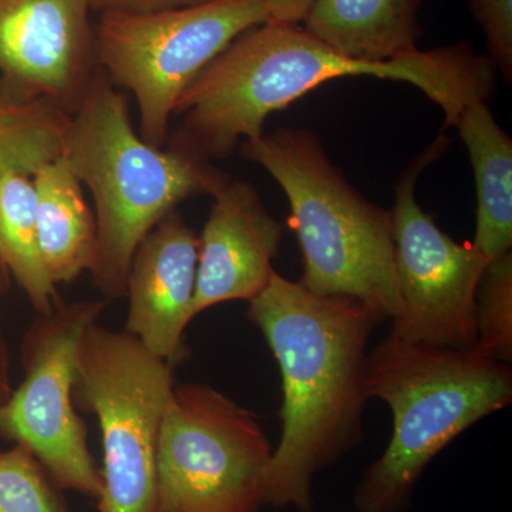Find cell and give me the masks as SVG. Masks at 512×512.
I'll return each instance as SVG.
<instances>
[{
	"label": "cell",
	"instance_id": "cell-1",
	"mask_svg": "<svg viewBox=\"0 0 512 512\" xmlns=\"http://www.w3.org/2000/svg\"><path fill=\"white\" fill-rule=\"evenodd\" d=\"M348 76L412 84L443 110L446 127H454L467 106L493 96L498 72L468 43L362 62L299 25L266 22L239 35L185 89L173 116L180 126L168 144L208 161L227 160L242 140L264 134L271 114Z\"/></svg>",
	"mask_w": 512,
	"mask_h": 512
},
{
	"label": "cell",
	"instance_id": "cell-2",
	"mask_svg": "<svg viewBox=\"0 0 512 512\" xmlns=\"http://www.w3.org/2000/svg\"><path fill=\"white\" fill-rule=\"evenodd\" d=\"M282 376V436L262 474V504L313 507V478L360 446L367 346L383 320L365 303L316 295L275 272L249 302Z\"/></svg>",
	"mask_w": 512,
	"mask_h": 512
},
{
	"label": "cell",
	"instance_id": "cell-3",
	"mask_svg": "<svg viewBox=\"0 0 512 512\" xmlns=\"http://www.w3.org/2000/svg\"><path fill=\"white\" fill-rule=\"evenodd\" d=\"M60 157L94 198L97 256L90 274L107 302L126 296L134 252L167 215L190 198L214 197L231 180L190 151L144 141L126 97L100 67L64 123Z\"/></svg>",
	"mask_w": 512,
	"mask_h": 512
},
{
	"label": "cell",
	"instance_id": "cell-4",
	"mask_svg": "<svg viewBox=\"0 0 512 512\" xmlns=\"http://www.w3.org/2000/svg\"><path fill=\"white\" fill-rule=\"evenodd\" d=\"M367 394L393 414L389 446L356 488L357 512H403L417 481L456 437L512 402V370L476 349L390 332L369 353Z\"/></svg>",
	"mask_w": 512,
	"mask_h": 512
},
{
	"label": "cell",
	"instance_id": "cell-5",
	"mask_svg": "<svg viewBox=\"0 0 512 512\" xmlns=\"http://www.w3.org/2000/svg\"><path fill=\"white\" fill-rule=\"evenodd\" d=\"M241 154L271 174L288 198L289 227L302 252L299 284L316 295L356 299L383 322H399L392 212L367 201L311 131L262 134L242 141Z\"/></svg>",
	"mask_w": 512,
	"mask_h": 512
},
{
	"label": "cell",
	"instance_id": "cell-6",
	"mask_svg": "<svg viewBox=\"0 0 512 512\" xmlns=\"http://www.w3.org/2000/svg\"><path fill=\"white\" fill-rule=\"evenodd\" d=\"M174 367L136 336L92 323L77 348L74 403L99 420L100 512H154L157 441Z\"/></svg>",
	"mask_w": 512,
	"mask_h": 512
},
{
	"label": "cell",
	"instance_id": "cell-7",
	"mask_svg": "<svg viewBox=\"0 0 512 512\" xmlns=\"http://www.w3.org/2000/svg\"><path fill=\"white\" fill-rule=\"evenodd\" d=\"M266 22L265 0H211L143 15L104 13L94 26L97 67L133 94L141 138L164 147L185 89L239 35Z\"/></svg>",
	"mask_w": 512,
	"mask_h": 512
},
{
	"label": "cell",
	"instance_id": "cell-8",
	"mask_svg": "<svg viewBox=\"0 0 512 512\" xmlns=\"http://www.w3.org/2000/svg\"><path fill=\"white\" fill-rule=\"evenodd\" d=\"M272 453L254 413L208 384H178L157 441L154 512H258Z\"/></svg>",
	"mask_w": 512,
	"mask_h": 512
},
{
	"label": "cell",
	"instance_id": "cell-9",
	"mask_svg": "<svg viewBox=\"0 0 512 512\" xmlns=\"http://www.w3.org/2000/svg\"><path fill=\"white\" fill-rule=\"evenodd\" d=\"M106 305V299L60 302L39 313L23 340V382L0 403V437L28 447L60 490L97 500L103 480L73 392L80 339Z\"/></svg>",
	"mask_w": 512,
	"mask_h": 512
},
{
	"label": "cell",
	"instance_id": "cell-10",
	"mask_svg": "<svg viewBox=\"0 0 512 512\" xmlns=\"http://www.w3.org/2000/svg\"><path fill=\"white\" fill-rule=\"evenodd\" d=\"M450 146L446 134L410 161L394 187V265L403 315L392 333L410 342L476 349V292L488 265L471 242L458 244L420 207L417 181Z\"/></svg>",
	"mask_w": 512,
	"mask_h": 512
},
{
	"label": "cell",
	"instance_id": "cell-11",
	"mask_svg": "<svg viewBox=\"0 0 512 512\" xmlns=\"http://www.w3.org/2000/svg\"><path fill=\"white\" fill-rule=\"evenodd\" d=\"M90 0H0V84L72 116L97 70Z\"/></svg>",
	"mask_w": 512,
	"mask_h": 512
},
{
	"label": "cell",
	"instance_id": "cell-12",
	"mask_svg": "<svg viewBox=\"0 0 512 512\" xmlns=\"http://www.w3.org/2000/svg\"><path fill=\"white\" fill-rule=\"evenodd\" d=\"M212 198L198 249L194 318L218 303L258 298L275 275L272 261L284 237L248 181L229 180Z\"/></svg>",
	"mask_w": 512,
	"mask_h": 512
},
{
	"label": "cell",
	"instance_id": "cell-13",
	"mask_svg": "<svg viewBox=\"0 0 512 512\" xmlns=\"http://www.w3.org/2000/svg\"><path fill=\"white\" fill-rule=\"evenodd\" d=\"M198 249L200 237L174 211L141 241L128 269L126 330L173 367L190 355L184 333L194 319Z\"/></svg>",
	"mask_w": 512,
	"mask_h": 512
},
{
	"label": "cell",
	"instance_id": "cell-14",
	"mask_svg": "<svg viewBox=\"0 0 512 512\" xmlns=\"http://www.w3.org/2000/svg\"><path fill=\"white\" fill-rule=\"evenodd\" d=\"M423 0H315L306 32L350 59L390 62L419 49Z\"/></svg>",
	"mask_w": 512,
	"mask_h": 512
},
{
	"label": "cell",
	"instance_id": "cell-15",
	"mask_svg": "<svg viewBox=\"0 0 512 512\" xmlns=\"http://www.w3.org/2000/svg\"><path fill=\"white\" fill-rule=\"evenodd\" d=\"M33 184L43 265L53 284H72L96 262V218L84 200L82 183L62 157L40 165Z\"/></svg>",
	"mask_w": 512,
	"mask_h": 512
},
{
	"label": "cell",
	"instance_id": "cell-16",
	"mask_svg": "<svg viewBox=\"0 0 512 512\" xmlns=\"http://www.w3.org/2000/svg\"><path fill=\"white\" fill-rule=\"evenodd\" d=\"M454 127L466 144L477 187L473 247L488 262L512 249V140L485 101L470 104Z\"/></svg>",
	"mask_w": 512,
	"mask_h": 512
},
{
	"label": "cell",
	"instance_id": "cell-17",
	"mask_svg": "<svg viewBox=\"0 0 512 512\" xmlns=\"http://www.w3.org/2000/svg\"><path fill=\"white\" fill-rule=\"evenodd\" d=\"M35 171L19 163L0 168V261L36 312L49 313L60 301L40 255Z\"/></svg>",
	"mask_w": 512,
	"mask_h": 512
},
{
	"label": "cell",
	"instance_id": "cell-18",
	"mask_svg": "<svg viewBox=\"0 0 512 512\" xmlns=\"http://www.w3.org/2000/svg\"><path fill=\"white\" fill-rule=\"evenodd\" d=\"M67 114L47 100H22L0 84V168L19 163L37 170L60 156V134ZM8 288V269L0 261V299ZM12 370L0 316V403L12 394Z\"/></svg>",
	"mask_w": 512,
	"mask_h": 512
},
{
	"label": "cell",
	"instance_id": "cell-19",
	"mask_svg": "<svg viewBox=\"0 0 512 512\" xmlns=\"http://www.w3.org/2000/svg\"><path fill=\"white\" fill-rule=\"evenodd\" d=\"M476 350L512 362V252L488 262L476 292Z\"/></svg>",
	"mask_w": 512,
	"mask_h": 512
},
{
	"label": "cell",
	"instance_id": "cell-20",
	"mask_svg": "<svg viewBox=\"0 0 512 512\" xmlns=\"http://www.w3.org/2000/svg\"><path fill=\"white\" fill-rule=\"evenodd\" d=\"M0 512H69L60 488L22 444L0 451Z\"/></svg>",
	"mask_w": 512,
	"mask_h": 512
},
{
	"label": "cell",
	"instance_id": "cell-21",
	"mask_svg": "<svg viewBox=\"0 0 512 512\" xmlns=\"http://www.w3.org/2000/svg\"><path fill=\"white\" fill-rule=\"evenodd\" d=\"M471 13L481 28L488 57L495 69L512 82V0H468Z\"/></svg>",
	"mask_w": 512,
	"mask_h": 512
},
{
	"label": "cell",
	"instance_id": "cell-22",
	"mask_svg": "<svg viewBox=\"0 0 512 512\" xmlns=\"http://www.w3.org/2000/svg\"><path fill=\"white\" fill-rule=\"evenodd\" d=\"M211 0H90L92 12L99 15L104 13H128V15H143V13L163 12L201 5Z\"/></svg>",
	"mask_w": 512,
	"mask_h": 512
},
{
	"label": "cell",
	"instance_id": "cell-23",
	"mask_svg": "<svg viewBox=\"0 0 512 512\" xmlns=\"http://www.w3.org/2000/svg\"><path fill=\"white\" fill-rule=\"evenodd\" d=\"M315 0H265L269 22L299 25L308 16Z\"/></svg>",
	"mask_w": 512,
	"mask_h": 512
}]
</instances>
